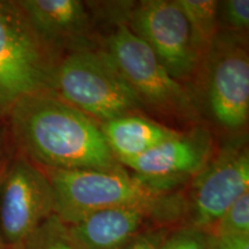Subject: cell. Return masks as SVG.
Returning <instances> with one entry per match:
<instances>
[{"label": "cell", "instance_id": "obj_1", "mask_svg": "<svg viewBox=\"0 0 249 249\" xmlns=\"http://www.w3.org/2000/svg\"><path fill=\"white\" fill-rule=\"evenodd\" d=\"M9 120L22 155L40 169H124L108 148L101 126L49 90L14 102Z\"/></svg>", "mask_w": 249, "mask_h": 249}, {"label": "cell", "instance_id": "obj_9", "mask_svg": "<svg viewBox=\"0 0 249 249\" xmlns=\"http://www.w3.org/2000/svg\"><path fill=\"white\" fill-rule=\"evenodd\" d=\"M182 216L183 197L172 193L158 205L97 211L66 225V229L77 249H118L148 229L181 226Z\"/></svg>", "mask_w": 249, "mask_h": 249}, {"label": "cell", "instance_id": "obj_20", "mask_svg": "<svg viewBox=\"0 0 249 249\" xmlns=\"http://www.w3.org/2000/svg\"><path fill=\"white\" fill-rule=\"evenodd\" d=\"M209 249H249V236H214L210 234Z\"/></svg>", "mask_w": 249, "mask_h": 249}, {"label": "cell", "instance_id": "obj_11", "mask_svg": "<svg viewBox=\"0 0 249 249\" xmlns=\"http://www.w3.org/2000/svg\"><path fill=\"white\" fill-rule=\"evenodd\" d=\"M238 36L217 37L211 59L207 97L211 114L225 129L239 130L249 116V58Z\"/></svg>", "mask_w": 249, "mask_h": 249}, {"label": "cell", "instance_id": "obj_6", "mask_svg": "<svg viewBox=\"0 0 249 249\" xmlns=\"http://www.w3.org/2000/svg\"><path fill=\"white\" fill-rule=\"evenodd\" d=\"M55 214L53 187L45 171L24 156L5 167L0 179V240L5 249H21Z\"/></svg>", "mask_w": 249, "mask_h": 249}, {"label": "cell", "instance_id": "obj_21", "mask_svg": "<svg viewBox=\"0 0 249 249\" xmlns=\"http://www.w3.org/2000/svg\"><path fill=\"white\" fill-rule=\"evenodd\" d=\"M4 170H5V167H2V169H1V167H0V179H1V176H2V173H4ZM0 249H5L1 240H0Z\"/></svg>", "mask_w": 249, "mask_h": 249}, {"label": "cell", "instance_id": "obj_8", "mask_svg": "<svg viewBox=\"0 0 249 249\" xmlns=\"http://www.w3.org/2000/svg\"><path fill=\"white\" fill-rule=\"evenodd\" d=\"M128 27L177 81L183 85L194 76L201 59L178 0L141 1L134 9Z\"/></svg>", "mask_w": 249, "mask_h": 249}, {"label": "cell", "instance_id": "obj_12", "mask_svg": "<svg viewBox=\"0 0 249 249\" xmlns=\"http://www.w3.org/2000/svg\"><path fill=\"white\" fill-rule=\"evenodd\" d=\"M31 26L48 44H80L89 34V15L79 0L17 1Z\"/></svg>", "mask_w": 249, "mask_h": 249}, {"label": "cell", "instance_id": "obj_5", "mask_svg": "<svg viewBox=\"0 0 249 249\" xmlns=\"http://www.w3.org/2000/svg\"><path fill=\"white\" fill-rule=\"evenodd\" d=\"M17 1H0V102L50 91L57 61Z\"/></svg>", "mask_w": 249, "mask_h": 249}, {"label": "cell", "instance_id": "obj_16", "mask_svg": "<svg viewBox=\"0 0 249 249\" xmlns=\"http://www.w3.org/2000/svg\"><path fill=\"white\" fill-rule=\"evenodd\" d=\"M21 249H77L68 235L66 225L52 216L28 239Z\"/></svg>", "mask_w": 249, "mask_h": 249}, {"label": "cell", "instance_id": "obj_4", "mask_svg": "<svg viewBox=\"0 0 249 249\" xmlns=\"http://www.w3.org/2000/svg\"><path fill=\"white\" fill-rule=\"evenodd\" d=\"M44 171L53 187L55 216L65 225L112 208L158 205L172 194L155 192L124 169Z\"/></svg>", "mask_w": 249, "mask_h": 249}, {"label": "cell", "instance_id": "obj_2", "mask_svg": "<svg viewBox=\"0 0 249 249\" xmlns=\"http://www.w3.org/2000/svg\"><path fill=\"white\" fill-rule=\"evenodd\" d=\"M50 91L103 123L144 108L104 50L81 48L62 58Z\"/></svg>", "mask_w": 249, "mask_h": 249}, {"label": "cell", "instance_id": "obj_3", "mask_svg": "<svg viewBox=\"0 0 249 249\" xmlns=\"http://www.w3.org/2000/svg\"><path fill=\"white\" fill-rule=\"evenodd\" d=\"M104 51L143 107L173 119H195L197 111L189 90L171 75L127 24H119L108 35Z\"/></svg>", "mask_w": 249, "mask_h": 249}, {"label": "cell", "instance_id": "obj_10", "mask_svg": "<svg viewBox=\"0 0 249 249\" xmlns=\"http://www.w3.org/2000/svg\"><path fill=\"white\" fill-rule=\"evenodd\" d=\"M213 158V140L207 130L195 128L178 132L144 154L121 165L133 170L136 179L160 194L174 188L197 174Z\"/></svg>", "mask_w": 249, "mask_h": 249}, {"label": "cell", "instance_id": "obj_18", "mask_svg": "<svg viewBox=\"0 0 249 249\" xmlns=\"http://www.w3.org/2000/svg\"><path fill=\"white\" fill-rule=\"evenodd\" d=\"M218 18L219 22L225 26L227 30L235 34V36L239 34H247L249 27V1L227 0L219 2Z\"/></svg>", "mask_w": 249, "mask_h": 249}, {"label": "cell", "instance_id": "obj_13", "mask_svg": "<svg viewBox=\"0 0 249 249\" xmlns=\"http://www.w3.org/2000/svg\"><path fill=\"white\" fill-rule=\"evenodd\" d=\"M101 129L108 148L120 164L144 154L178 133L138 114H126L105 121Z\"/></svg>", "mask_w": 249, "mask_h": 249}, {"label": "cell", "instance_id": "obj_19", "mask_svg": "<svg viewBox=\"0 0 249 249\" xmlns=\"http://www.w3.org/2000/svg\"><path fill=\"white\" fill-rule=\"evenodd\" d=\"M169 227H152L134 236L118 249H158L169 234Z\"/></svg>", "mask_w": 249, "mask_h": 249}, {"label": "cell", "instance_id": "obj_15", "mask_svg": "<svg viewBox=\"0 0 249 249\" xmlns=\"http://www.w3.org/2000/svg\"><path fill=\"white\" fill-rule=\"evenodd\" d=\"M208 233L214 236H249V192L242 194Z\"/></svg>", "mask_w": 249, "mask_h": 249}, {"label": "cell", "instance_id": "obj_7", "mask_svg": "<svg viewBox=\"0 0 249 249\" xmlns=\"http://www.w3.org/2000/svg\"><path fill=\"white\" fill-rule=\"evenodd\" d=\"M249 187V154L246 144L229 145L194 177L183 197L181 226L210 232Z\"/></svg>", "mask_w": 249, "mask_h": 249}, {"label": "cell", "instance_id": "obj_14", "mask_svg": "<svg viewBox=\"0 0 249 249\" xmlns=\"http://www.w3.org/2000/svg\"><path fill=\"white\" fill-rule=\"evenodd\" d=\"M185 13L201 61L210 54L218 37V7L214 0H178Z\"/></svg>", "mask_w": 249, "mask_h": 249}, {"label": "cell", "instance_id": "obj_17", "mask_svg": "<svg viewBox=\"0 0 249 249\" xmlns=\"http://www.w3.org/2000/svg\"><path fill=\"white\" fill-rule=\"evenodd\" d=\"M210 234L203 230L180 226L171 230L158 249H209Z\"/></svg>", "mask_w": 249, "mask_h": 249}]
</instances>
